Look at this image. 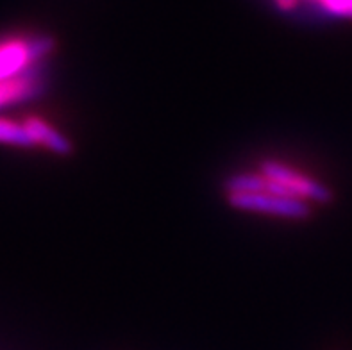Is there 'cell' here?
<instances>
[{"mask_svg":"<svg viewBox=\"0 0 352 350\" xmlns=\"http://www.w3.org/2000/svg\"><path fill=\"white\" fill-rule=\"evenodd\" d=\"M259 172L267 177L268 188L281 193V195L300 199L304 202H309V204L311 202L327 204L333 200V191L324 182L311 177L308 173L300 172V170H295L294 166L281 163V161H263Z\"/></svg>","mask_w":352,"mask_h":350,"instance_id":"6da1fadb","label":"cell"},{"mask_svg":"<svg viewBox=\"0 0 352 350\" xmlns=\"http://www.w3.org/2000/svg\"><path fill=\"white\" fill-rule=\"evenodd\" d=\"M54 47L56 41L50 36H11L0 40V80L36 70Z\"/></svg>","mask_w":352,"mask_h":350,"instance_id":"7a4b0ae2","label":"cell"},{"mask_svg":"<svg viewBox=\"0 0 352 350\" xmlns=\"http://www.w3.org/2000/svg\"><path fill=\"white\" fill-rule=\"evenodd\" d=\"M229 204L240 211H252V213L272 215V217L288 218V220H302L311 215L309 202L300 199L286 197L277 191L267 190L256 191V193H236L228 195Z\"/></svg>","mask_w":352,"mask_h":350,"instance_id":"3957f363","label":"cell"},{"mask_svg":"<svg viewBox=\"0 0 352 350\" xmlns=\"http://www.w3.org/2000/svg\"><path fill=\"white\" fill-rule=\"evenodd\" d=\"M22 122L25 125L27 133L31 136V142L34 146H43L47 151L59 155H67L72 152L70 140L45 118L31 115L23 118Z\"/></svg>","mask_w":352,"mask_h":350,"instance_id":"277c9868","label":"cell"},{"mask_svg":"<svg viewBox=\"0 0 352 350\" xmlns=\"http://www.w3.org/2000/svg\"><path fill=\"white\" fill-rule=\"evenodd\" d=\"M41 91V79L38 76V68L27 72L23 76L13 79L0 80V109L13 104L23 102L36 97Z\"/></svg>","mask_w":352,"mask_h":350,"instance_id":"5b68a950","label":"cell"},{"mask_svg":"<svg viewBox=\"0 0 352 350\" xmlns=\"http://www.w3.org/2000/svg\"><path fill=\"white\" fill-rule=\"evenodd\" d=\"M268 181L261 172H241L234 173L226 181L228 195L236 193H256V191L267 190Z\"/></svg>","mask_w":352,"mask_h":350,"instance_id":"8992f818","label":"cell"},{"mask_svg":"<svg viewBox=\"0 0 352 350\" xmlns=\"http://www.w3.org/2000/svg\"><path fill=\"white\" fill-rule=\"evenodd\" d=\"M0 145L23 146V149L34 146L23 122H18V120L2 115H0Z\"/></svg>","mask_w":352,"mask_h":350,"instance_id":"52a82bcc","label":"cell"},{"mask_svg":"<svg viewBox=\"0 0 352 350\" xmlns=\"http://www.w3.org/2000/svg\"><path fill=\"white\" fill-rule=\"evenodd\" d=\"M300 2H308L326 17L352 20V0H300Z\"/></svg>","mask_w":352,"mask_h":350,"instance_id":"ba28073f","label":"cell"},{"mask_svg":"<svg viewBox=\"0 0 352 350\" xmlns=\"http://www.w3.org/2000/svg\"><path fill=\"white\" fill-rule=\"evenodd\" d=\"M274 6H276L279 11L283 13H290V11H295V9L299 8L300 0H272Z\"/></svg>","mask_w":352,"mask_h":350,"instance_id":"9c48e42d","label":"cell"}]
</instances>
